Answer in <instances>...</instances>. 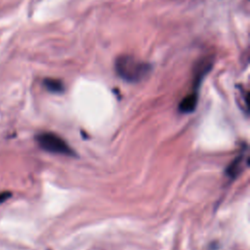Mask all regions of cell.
Wrapping results in <instances>:
<instances>
[{
    "label": "cell",
    "mask_w": 250,
    "mask_h": 250,
    "mask_svg": "<svg viewBox=\"0 0 250 250\" xmlns=\"http://www.w3.org/2000/svg\"><path fill=\"white\" fill-rule=\"evenodd\" d=\"M117 75L128 82H139L148 77L151 67L145 62L135 57L124 55L120 56L115 62Z\"/></svg>",
    "instance_id": "6da1fadb"
},
{
    "label": "cell",
    "mask_w": 250,
    "mask_h": 250,
    "mask_svg": "<svg viewBox=\"0 0 250 250\" xmlns=\"http://www.w3.org/2000/svg\"><path fill=\"white\" fill-rule=\"evenodd\" d=\"M36 140L41 149L48 153L64 156H74L75 152L67 142L54 133H42L36 136Z\"/></svg>",
    "instance_id": "7a4b0ae2"
},
{
    "label": "cell",
    "mask_w": 250,
    "mask_h": 250,
    "mask_svg": "<svg viewBox=\"0 0 250 250\" xmlns=\"http://www.w3.org/2000/svg\"><path fill=\"white\" fill-rule=\"evenodd\" d=\"M197 102H198V97L196 94H191L186 96L182 102L180 103L179 109L182 112H192L195 110L196 106H197Z\"/></svg>",
    "instance_id": "3957f363"
},
{
    "label": "cell",
    "mask_w": 250,
    "mask_h": 250,
    "mask_svg": "<svg viewBox=\"0 0 250 250\" xmlns=\"http://www.w3.org/2000/svg\"><path fill=\"white\" fill-rule=\"evenodd\" d=\"M44 85L45 87L51 91V92H55V93H58V92H62V83L60 81V80H57V79H51V78H47L44 80Z\"/></svg>",
    "instance_id": "277c9868"
},
{
    "label": "cell",
    "mask_w": 250,
    "mask_h": 250,
    "mask_svg": "<svg viewBox=\"0 0 250 250\" xmlns=\"http://www.w3.org/2000/svg\"><path fill=\"white\" fill-rule=\"evenodd\" d=\"M242 159H243V157L239 156L235 160H234L233 163L229 166L228 174L231 177H235L240 172V170H241V160Z\"/></svg>",
    "instance_id": "5b68a950"
},
{
    "label": "cell",
    "mask_w": 250,
    "mask_h": 250,
    "mask_svg": "<svg viewBox=\"0 0 250 250\" xmlns=\"http://www.w3.org/2000/svg\"><path fill=\"white\" fill-rule=\"evenodd\" d=\"M11 197H12V194L10 192H2V193H0V203H5Z\"/></svg>",
    "instance_id": "8992f818"
}]
</instances>
